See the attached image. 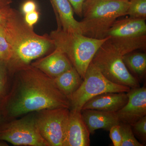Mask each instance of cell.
<instances>
[{"mask_svg":"<svg viewBox=\"0 0 146 146\" xmlns=\"http://www.w3.org/2000/svg\"><path fill=\"white\" fill-rule=\"evenodd\" d=\"M12 87L1 104L6 121L32 112L57 108L70 109L69 98L54 79L31 65L16 72Z\"/></svg>","mask_w":146,"mask_h":146,"instance_id":"obj_1","label":"cell"},{"mask_svg":"<svg viewBox=\"0 0 146 146\" xmlns=\"http://www.w3.org/2000/svg\"><path fill=\"white\" fill-rule=\"evenodd\" d=\"M3 30L12 49L11 57L6 64L10 75L30 65L32 61L54 48L50 36L36 34L33 28L26 23L18 11Z\"/></svg>","mask_w":146,"mask_h":146,"instance_id":"obj_2","label":"cell"},{"mask_svg":"<svg viewBox=\"0 0 146 146\" xmlns=\"http://www.w3.org/2000/svg\"><path fill=\"white\" fill-rule=\"evenodd\" d=\"M129 0H86L82 10V34L102 39L118 18L127 15Z\"/></svg>","mask_w":146,"mask_h":146,"instance_id":"obj_3","label":"cell"},{"mask_svg":"<svg viewBox=\"0 0 146 146\" xmlns=\"http://www.w3.org/2000/svg\"><path fill=\"white\" fill-rule=\"evenodd\" d=\"M50 36L55 48L67 56L82 79L96 53L108 39H95L82 33L67 32L58 28Z\"/></svg>","mask_w":146,"mask_h":146,"instance_id":"obj_4","label":"cell"},{"mask_svg":"<svg viewBox=\"0 0 146 146\" xmlns=\"http://www.w3.org/2000/svg\"><path fill=\"white\" fill-rule=\"evenodd\" d=\"M145 20L130 17L117 20L108 31V41L122 56L145 49Z\"/></svg>","mask_w":146,"mask_h":146,"instance_id":"obj_5","label":"cell"},{"mask_svg":"<svg viewBox=\"0 0 146 146\" xmlns=\"http://www.w3.org/2000/svg\"><path fill=\"white\" fill-rule=\"evenodd\" d=\"M108 39L98 50L91 62L112 83L130 88L140 87L138 80L131 74L126 66L123 56Z\"/></svg>","mask_w":146,"mask_h":146,"instance_id":"obj_6","label":"cell"},{"mask_svg":"<svg viewBox=\"0 0 146 146\" xmlns=\"http://www.w3.org/2000/svg\"><path fill=\"white\" fill-rule=\"evenodd\" d=\"M130 89L110 81L91 62L81 85L70 98V110L80 112L84 105L96 96L106 93H127Z\"/></svg>","mask_w":146,"mask_h":146,"instance_id":"obj_7","label":"cell"},{"mask_svg":"<svg viewBox=\"0 0 146 146\" xmlns=\"http://www.w3.org/2000/svg\"><path fill=\"white\" fill-rule=\"evenodd\" d=\"M0 141L16 146H50L39 132L35 114L4 122L0 125Z\"/></svg>","mask_w":146,"mask_h":146,"instance_id":"obj_8","label":"cell"},{"mask_svg":"<svg viewBox=\"0 0 146 146\" xmlns=\"http://www.w3.org/2000/svg\"><path fill=\"white\" fill-rule=\"evenodd\" d=\"M70 109L44 110L35 115V121L41 136L50 146H63Z\"/></svg>","mask_w":146,"mask_h":146,"instance_id":"obj_9","label":"cell"},{"mask_svg":"<svg viewBox=\"0 0 146 146\" xmlns=\"http://www.w3.org/2000/svg\"><path fill=\"white\" fill-rule=\"evenodd\" d=\"M127 94V102L116 114L121 122L131 125L146 116L145 86L131 88Z\"/></svg>","mask_w":146,"mask_h":146,"instance_id":"obj_10","label":"cell"},{"mask_svg":"<svg viewBox=\"0 0 146 146\" xmlns=\"http://www.w3.org/2000/svg\"><path fill=\"white\" fill-rule=\"evenodd\" d=\"M90 134L81 111L70 110L63 146H90Z\"/></svg>","mask_w":146,"mask_h":146,"instance_id":"obj_11","label":"cell"},{"mask_svg":"<svg viewBox=\"0 0 146 146\" xmlns=\"http://www.w3.org/2000/svg\"><path fill=\"white\" fill-rule=\"evenodd\" d=\"M31 65L53 79L73 67L67 56L56 48L48 55Z\"/></svg>","mask_w":146,"mask_h":146,"instance_id":"obj_12","label":"cell"},{"mask_svg":"<svg viewBox=\"0 0 146 146\" xmlns=\"http://www.w3.org/2000/svg\"><path fill=\"white\" fill-rule=\"evenodd\" d=\"M128 100L127 94L125 92L104 93L89 100L84 105L82 110L116 112L126 104Z\"/></svg>","mask_w":146,"mask_h":146,"instance_id":"obj_13","label":"cell"},{"mask_svg":"<svg viewBox=\"0 0 146 146\" xmlns=\"http://www.w3.org/2000/svg\"><path fill=\"white\" fill-rule=\"evenodd\" d=\"M81 113L83 121L91 134L99 129L109 131L113 126L119 124L121 122L116 112L85 109L82 110Z\"/></svg>","mask_w":146,"mask_h":146,"instance_id":"obj_14","label":"cell"},{"mask_svg":"<svg viewBox=\"0 0 146 146\" xmlns=\"http://www.w3.org/2000/svg\"><path fill=\"white\" fill-rule=\"evenodd\" d=\"M56 16L58 28L69 33H82L80 23L74 17L72 7L68 0H50Z\"/></svg>","mask_w":146,"mask_h":146,"instance_id":"obj_15","label":"cell"},{"mask_svg":"<svg viewBox=\"0 0 146 146\" xmlns=\"http://www.w3.org/2000/svg\"><path fill=\"white\" fill-rule=\"evenodd\" d=\"M54 80L58 88L69 100L83 81L74 67L54 78Z\"/></svg>","mask_w":146,"mask_h":146,"instance_id":"obj_16","label":"cell"},{"mask_svg":"<svg viewBox=\"0 0 146 146\" xmlns=\"http://www.w3.org/2000/svg\"><path fill=\"white\" fill-rule=\"evenodd\" d=\"M123 59L128 70L136 77L143 78L146 74V54L145 53H129L123 56Z\"/></svg>","mask_w":146,"mask_h":146,"instance_id":"obj_17","label":"cell"},{"mask_svg":"<svg viewBox=\"0 0 146 146\" xmlns=\"http://www.w3.org/2000/svg\"><path fill=\"white\" fill-rule=\"evenodd\" d=\"M127 15L130 18L146 19V0H129Z\"/></svg>","mask_w":146,"mask_h":146,"instance_id":"obj_18","label":"cell"},{"mask_svg":"<svg viewBox=\"0 0 146 146\" xmlns=\"http://www.w3.org/2000/svg\"><path fill=\"white\" fill-rule=\"evenodd\" d=\"M120 130L122 137L121 146H144L135 138L131 125L128 124L120 122Z\"/></svg>","mask_w":146,"mask_h":146,"instance_id":"obj_19","label":"cell"},{"mask_svg":"<svg viewBox=\"0 0 146 146\" xmlns=\"http://www.w3.org/2000/svg\"><path fill=\"white\" fill-rule=\"evenodd\" d=\"M12 54V49L4 31L0 29V60L5 63L8 62Z\"/></svg>","mask_w":146,"mask_h":146,"instance_id":"obj_20","label":"cell"},{"mask_svg":"<svg viewBox=\"0 0 146 146\" xmlns=\"http://www.w3.org/2000/svg\"><path fill=\"white\" fill-rule=\"evenodd\" d=\"M134 135L145 145L146 142V116L141 118L131 125Z\"/></svg>","mask_w":146,"mask_h":146,"instance_id":"obj_21","label":"cell"},{"mask_svg":"<svg viewBox=\"0 0 146 146\" xmlns=\"http://www.w3.org/2000/svg\"><path fill=\"white\" fill-rule=\"evenodd\" d=\"M16 10L11 7L10 6L0 8V29L3 30L11 18L16 13Z\"/></svg>","mask_w":146,"mask_h":146,"instance_id":"obj_22","label":"cell"},{"mask_svg":"<svg viewBox=\"0 0 146 146\" xmlns=\"http://www.w3.org/2000/svg\"><path fill=\"white\" fill-rule=\"evenodd\" d=\"M110 137L114 146H121L122 137L119 124L113 126L109 130Z\"/></svg>","mask_w":146,"mask_h":146,"instance_id":"obj_23","label":"cell"},{"mask_svg":"<svg viewBox=\"0 0 146 146\" xmlns=\"http://www.w3.org/2000/svg\"><path fill=\"white\" fill-rule=\"evenodd\" d=\"M39 18V13L37 10L25 14L24 18L26 23L31 27L33 28L38 22Z\"/></svg>","mask_w":146,"mask_h":146,"instance_id":"obj_24","label":"cell"},{"mask_svg":"<svg viewBox=\"0 0 146 146\" xmlns=\"http://www.w3.org/2000/svg\"><path fill=\"white\" fill-rule=\"evenodd\" d=\"M21 9L22 12L25 15L27 13L37 10V5L33 0H28L23 4Z\"/></svg>","mask_w":146,"mask_h":146,"instance_id":"obj_25","label":"cell"},{"mask_svg":"<svg viewBox=\"0 0 146 146\" xmlns=\"http://www.w3.org/2000/svg\"><path fill=\"white\" fill-rule=\"evenodd\" d=\"M72 7L74 12L82 17V10L84 3L86 0H68Z\"/></svg>","mask_w":146,"mask_h":146,"instance_id":"obj_26","label":"cell"},{"mask_svg":"<svg viewBox=\"0 0 146 146\" xmlns=\"http://www.w3.org/2000/svg\"><path fill=\"white\" fill-rule=\"evenodd\" d=\"M8 74L6 65L4 62L0 60V80L6 84L8 82Z\"/></svg>","mask_w":146,"mask_h":146,"instance_id":"obj_27","label":"cell"},{"mask_svg":"<svg viewBox=\"0 0 146 146\" xmlns=\"http://www.w3.org/2000/svg\"><path fill=\"white\" fill-rule=\"evenodd\" d=\"M7 84L0 80V104L2 103L7 94Z\"/></svg>","mask_w":146,"mask_h":146,"instance_id":"obj_28","label":"cell"},{"mask_svg":"<svg viewBox=\"0 0 146 146\" xmlns=\"http://www.w3.org/2000/svg\"><path fill=\"white\" fill-rule=\"evenodd\" d=\"M12 3V0H0V8L10 6Z\"/></svg>","mask_w":146,"mask_h":146,"instance_id":"obj_29","label":"cell"},{"mask_svg":"<svg viewBox=\"0 0 146 146\" xmlns=\"http://www.w3.org/2000/svg\"><path fill=\"white\" fill-rule=\"evenodd\" d=\"M6 121L5 118L2 115H0V125L3 123L4 122Z\"/></svg>","mask_w":146,"mask_h":146,"instance_id":"obj_30","label":"cell"},{"mask_svg":"<svg viewBox=\"0 0 146 146\" xmlns=\"http://www.w3.org/2000/svg\"><path fill=\"white\" fill-rule=\"evenodd\" d=\"M2 115L1 108V105L0 104V115Z\"/></svg>","mask_w":146,"mask_h":146,"instance_id":"obj_31","label":"cell"}]
</instances>
